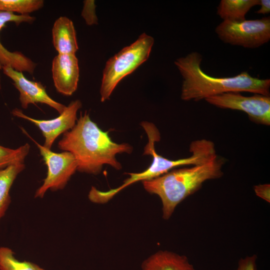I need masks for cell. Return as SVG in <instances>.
I'll list each match as a JSON object with an SVG mask.
<instances>
[{"label":"cell","mask_w":270,"mask_h":270,"mask_svg":"<svg viewBox=\"0 0 270 270\" xmlns=\"http://www.w3.org/2000/svg\"><path fill=\"white\" fill-rule=\"evenodd\" d=\"M154 44L152 36L142 33L132 44L108 60L102 72L101 102L109 99L120 82L148 59Z\"/></svg>","instance_id":"5b68a950"},{"label":"cell","mask_w":270,"mask_h":270,"mask_svg":"<svg viewBox=\"0 0 270 270\" xmlns=\"http://www.w3.org/2000/svg\"><path fill=\"white\" fill-rule=\"evenodd\" d=\"M202 60L201 54L194 52L174 62L182 78V100L199 101L229 92H248L270 96V79L252 77L247 72L232 77L214 78L202 70Z\"/></svg>","instance_id":"7a4b0ae2"},{"label":"cell","mask_w":270,"mask_h":270,"mask_svg":"<svg viewBox=\"0 0 270 270\" xmlns=\"http://www.w3.org/2000/svg\"><path fill=\"white\" fill-rule=\"evenodd\" d=\"M260 8L256 12L258 14H265L270 12V0H260Z\"/></svg>","instance_id":"603a6c76"},{"label":"cell","mask_w":270,"mask_h":270,"mask_svg":"<svg viewBox=\"0 0 270 270\" xmlns=\"http://www.w3.org/2000/svg\"><path fill=\"white\" fill-rule=\"evenodd\" d=\"M2 66H0V70L2 69Z\"/></svg>","instance_id":"cb8c5ba5"},{"label":"cell","mask_w":270,"mask_h":270,"mask_svg":"<svg viewBox=\"0 0 270 270\" xmlns=\"http://www.w3.org/2000/svg\"><path fill=\"white\" fill-rule=\"evenodd\" d=\"M22 130L36 144L48 168L46 176L36 190L34 198H43L48 190L63 189L77 170L78 163L74 155L68 152H53L34 140L23 128Z\"/></svg>","instance_id":"52a82bcc"},{"label":"cell","mask_w":270,"mask_h":270,"mask_svg":"<svg viewBox=\"0 0 270 270\" xmlns=\"http://www.w3.org/2000/svg\"><path fill=\"white\" fill-rule=\"evenodd\" d=\"M43 0H0V11L29 14L42 8Z\"/></svg>","instance_id":"ac0fdd59"},{"label":"cell","mask_w":270,"mask_h":270,"mask_svg":"<svg viewBox=\"0 0 270 270\" xmlns=\"http://www.w3.org/2000/svg\"><path fill=\"white\" fill-rule=\"evenodd\" d=\"M209 104L222 108L242 111L258 124H270V97L260 94L246 96L238 92H229L208 97Z\"/></svg>","instance_id":"ba28073f"},{"label":"cell","mask_w":270,"mask_h":270,"mask_svg":"<svg viewBox=\"0 0 270 270\" xmlns=\"http://www.w3.org/2000/svg\"><path fill=\"white\" fill-rule=\"evenodd\" d=\"M108 133L102 130L85 112L84 114L80 113L73 128L64 134L58 147L74 155L77 170L80 172L98 174L104 164L120 170L122 166L116 154H130L133 148L128 144L114 142Z\"/></svg>","instance_id":"6da1fadb"},{"label":"cell","mask_w":270,"mask_h":270,"mask_svg":"<svg viewBox=\"0 0 270 270\" xmlns=\"http://www.w3.org/2000/svg\"><path fill=\"white\" fill-rule=\"evenodd\" d=\"M256 255L246 256L239 260L237 268L234 270H256Z\"/></svg>","instance_id":"44dd1931"},{"label":"cell","mask_w":270,"mask_h":270,"mask_svg":"<svg viewBox=\"0 0 270 270\" xmlns=\"http://www.w3.org/2000/svg\"><path fill=\"white\" fill-rule=\"evenodd\" d=\"M52 40L58 54H75L78 50L74 24L66 16H60L54 22L52 28Z\"/></svg>","instance_id":"4fadbf2b"},{"label":"cell","mask_w":270,"mask_h":270,"mask_svg":"<svg viewBox=\"0 0 270 270\" xmlns=\"http://www.w3.org/2000/svg\"><path fill=\"white\" fill-rule=\"evenodd\" d=\"M142 270H196L186 256L168 250H159L142 263Z\"/></svg>","instance_id":"5bb4252c"},{"label":"cell","mask_w":270,"mask_h":270,"mask_svg":"<svg viewBox=\"0 0 270 270\" xmlns=\"http://www.w3.org/2000/svg\"><path fill=\"white\" fill-rule=\"evenodd\" d=\"M0 270H45L38 264L16 259L13 250L6 246L0 247Z\"/></svg>","instance_id":"e0dca14e"},{"label":"cell","mask_w":270,"mask_h":270,"mask_svg":"<svg viewBox=\"0 0 270 270\" xmlns=\"http://www.w3.org/2000/svg\"><path fill=\"white\" fill-rule=\"evenodd\" d=\"M30 150V146L28 143L16 149L0 145V170L12 164L24 163Z\"/></svg>","instance_id":"d6986e66"},{"label":"cell","mask_w":270,"mask_h":270,"mask_svg":"<svg viewBox=\"0 0 270 270\" xmlns=\"http://www.w3.org/2000/svg\"><path fill=\"white\" fill-rule=\"evenodd\" d=\"M260 5V0H222L217 7V14L223 20L240 22L254 6Z\"/></svg>","instance_id":"9a60e30c"},{"label":"cell","mask_w":270,"mask_h":270,"mask_svg":"<svg viewBox=\"0 0 270 270\" xmlns=\"http://www.w3.org/2000/svg\"><path fill=\"white\" fill-rule=\"evenodd\" d=\"M4 74L13 82L14 85L20 92L19 100L22 107L27 108L30 104H44L62 114L66 106L51 98L40 82L27 79L22 72L8 66L2 67Z\"/></svg>","instance_id":"30bf717a"},{"label":"cell","mask_w":270,"mask_h":270,"mask_svg":"<svg viewBox=\"0 0 270 270\" xmlns=\"http://www.w3.org/2000/svg\"><path fill=\"white\" fill-rule=\"evenodd\" d=\"M36 18L30 14H16L12 12L0 11V31L8 22H14L16 26L23 22L32 24ZM0 66L11 67L20 72H26L32 74L36 64L19 52H12L6 49L0 42Z\"/></svg>","instance_id":"7c38bea8"},{"label":"cell","mask_w":270,"mask_h":270,"mask_svg":"<svg viewBox=\"0 0 270 270\" xmlns=\"http://www.w3.org/2000/svg\"><path fill=\"white\" fill-rule=\"evenodd\" d=\"M24 163L10 165L0 170V220L10 204V191L18 176L24 169Z\"/></svg>","instance_id":"2e32d148"},{"label":"cell","mask_w":270,"mask_h":270,"mask_svg":"<svg viewBox=\"0 0 270 270\" xmlns=\"http://www.w3.org/2000/svg\"><path fill=\"white\" fill-rule=\"evenodd\" d=\"M141 125L145 130L148 138V144L144 149V155H152V161L144 171L138 173H126L130 176L122 185L107 191H101L94 186L91 188L88 197L96 204H105L116 194L128 186L138 181L142 182L160 176L172 168L182 166L200 165L208 163L216 158L218 156L214 144L212 141L202 139L191 142L190 152L192 155L186 158L170 160L158 154L154 148V143L160 140L158 130L152 123L142 122Z\"/></svg>","instance_id":"3957f363"},{"label":"cell","mask_w":270,"mask_h":270,"mask_svg":"<svg viewBox=\"0 0 270 270\" xmlns=\"http://www.w3.org/2000/svg\"><path fill=\"white\" fill-rule=\"evenodd\" d=\"M95 2L93 0H85L82 11V16L88 26L97 24L98 18L96 13Z\"/></svg>","instance_id":"ffe728a7"},{"label":"cell","mask_w":270,"mask_h":270,"mask_svg":"<svg viewBox=\"0 0 270 270\" xmlns=\"http://www.w3.org/2000/svg\"><path fill=\"white\" fill-rule=\"evenodd\" d=\"M215 32L224 42L246 48H256L270 40V18L244 20L240 22L223 20Z\"/></svg>","instance_id":"8992f818"},{"label":"cell","mask_w":270,"mask_h":270,"mask_svg":"<svg viewBox=\"0 0 270 270\" xmlns=\"http://www.w3.org/2000/svg\"><path fill=\"white\" fill-rule=\"evenodd\" d=\"M225 159L217 156L208 163L172 170L157 178L142 182L144 188L158 195L162 203V218L168 220L177 206L198 190L206 180L223 175Z\"/></svg>","instance_id":"277c9868"},{"label":"cell","mask_w":270,"mask_h":270,"mask_svg":"<svg viewBox=\"0 0 270 270\" xmlns=\"http://www.w3.org/2000/svg\"><path fill=\"white\" fill-rule=\"evenodd\" d=\"M254 190L256 195L268 202H270V184H260L254 186Z\"/></svg>","instance_id":"7402d4cb"},{"label":"cell","mask_w":270,"mask_h":270,"mask_svg":"<svg viewBox=\"0 0 270 270\" xmlns=\"http://www.w3.org/2000/svg\"><path fill=\"white\" fill-rule=\"evenodd\" d=\"M82 106V102L79 100H73L66 106L58 116L51 120L34 118L26 116L18 108L13 110L12 114L15 116L26 120L36 125L44 138V146L50 150L58 136L70 130L75 126L78 120L77 112Z\"/></svg>","instance_id":"9c48e42d"},{"label":"cell","mask_w":270,"mask_h":270,"mask_svg":"<svg viewBox=\"0 0 270 270\" xmlns=\"http://www.w3.org/2000/svg\"><path fill=\"white\" fill-rule=\"evenodd\" d=\"M52 72L54 86L58 92L70 96L76 91L80 69L76 54L56 55L52 62Z\"/></svg>","instance_id":"8fae6325"}]
</instances>
